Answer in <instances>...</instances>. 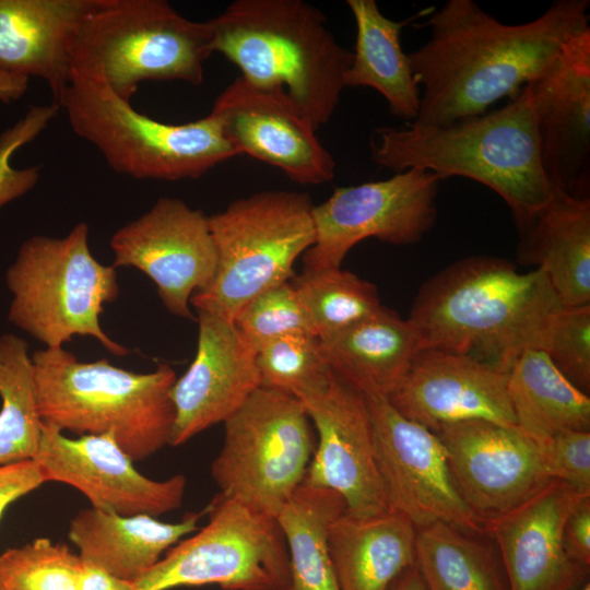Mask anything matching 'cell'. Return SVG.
<instances>
[{"label": "cell", "instance_id": "d6986e66", "mask_svg": "<svg viewBox=\"0 0 590 590\" xmlns=\"http://www.w3.org/2000/svg\"><path fill=\"white\" fill-rule=\"evenodd\" d=\"M237 155L247 154L281 169L292 181L319 185L334 177L335 162L308 118L282 92L236 78L214 101L211 113Z\"/></svg>", "mask_w": 590, "mask_h": 590}, {"label": "cell", "instance_id": "603a6c76", "mask_svg": "<svg viewBox=\"0 0 590 590\" xmlns=\"http://www.w3.org/2000/svg\"><path fill=\"white\" fill-rule=\"evenodd\" d=\"M103 1L0 0V71L40 78L59 106L78 32Z\"/></svg>", "mask_w": 590, "mask_h": 590}, {"label": "cell", "instance_id": "7c38bea8", "mask_svg": "<svg viewBox=\"0 0 590 590\" xmlns=\"http://www.w3.org/2000/svg\"><path fill=\"white\" fill-rule=\"evenodd\" d=\"M429 170L409 168L393 176L338 187L314 205L315 241L303 255L304 269L341 268L347 252L366 238L411 245L433 228L440 184Z\"/></svg>", "mask_w": 590, "mask_h": 590}, {"label": "cell", "instance_id": "ffe728a7", "mask_svg": "<svg viewBox=\"0 0 590 590\" xmlns=\"http://www.w3.org/2000/svg\"><path fill=\"white\" fill-rule=\"evenodd\" d=\"M196 356L172 388L175 420L170 446H180L224 423L261 387L257 350L233 320L198 309Z\"/></svg>", "mask_w": 590, "mask_h": 590}, {"label": "cell", "instance_id": "277c9868", "mask_svg": "<svg viewBox=\"0 0 590 590\" xmlns=\"http://www.w3.org/2000/svg\"><path fill=\"white\" fill-rule=\"evenodd\" d=\"M208 24L212 54L233 62L241 79L285 94L316 130L329 121L353 52L319 9L302 0H236Z\"/></svg>", "mask_w": 590, "mask_h": 590}, {"label": "cell", "instance_id": "836d02e7", "mask_svg": "<svg viewBox=\"0 0 590 590\" xmlns=\"http://www.w3.org/2000/svg\"><path fill=\"white\" fill-rule=\"evenodd\" d=\"M256 363L263 388L288 393L302 403L322 394L333 373L317 337L287 334L262 344Z\"/></svg>", "mask_w": 590, "mask_h": 590}, {"label": "cell", "instance_id": "83f0119b", "mask_svg": "<svg viewBox=\"0 0 590 590\" xmlns=\"http://www.w3.org/2000/svg\"><path fill=\"white\" fill-rule=\"evenodd\" d=\"M356 26L351 66L344 86H366L384 96L389 111L406 123L420 111V87L414 79L400 35L406 21H394L379 10L375 0H347Z\"/></svg>", "mask_w": 590, "mask_h": 590}, {"label": "cell", "instance_id": "d6a6232c", "mask_svg": "<svg viewBox=\"0 0 590 590\" xmlns=\"http://www.w3.org/2000/svg\"><path fill=\"white\" fill-rule=\"evenodd\" d=\"M291 282L318 339L345 331L384 306L375 284L341 268L304 269Z\"/></svg>", "mask_w": 590, "mask_h": 590}, {"label": "cell", "instance_id": "44dd1931", "mask_svg": "<svg viewBox=\"0 0 590 590\" xmlns=\"http://www.w3.org/2000/svg\"><path fill=\"white\" fill-rule=\"evenodd\" d=\"M388 400L432 432L470 420L516 426L507 373L460 354L420 351Z\"/></svg>", "mask_w": 590, "mask_h": 590}, {"label": "cell", "instance_id": "60d3db41", "mask_svg": "<svg viewBox=\"0 0 590 590\" xmlns=\"http://www.w3.org/2000/svg\"><path fill=\"white\" fill-rule=\"evenodd\" d=\"M567 554L579 565H590V496L583 497L570 512L564 528Z\"/></svg>", "mask_w": 590, "mask_h": 590}, {"label": "cell", "instance_id": "bcb514c9", "mask_svg": "<svg viewBox=\"0 0 590 590\" xmlns=\"http://www.w3.org/2000/svg\"><path fill=\"white\" fill-rule=\"evenodd\" d=\"M0 590H8V589L4 587V585L1 582V580H0Z\"/></svg>", "mask_w": 590, "mask_h": 590}, {"label": "cell", "instance_id": "ab89813d", "mask_svg": "<svg viewBox=\"0 0 590 590\" xmlns=\"http://www.w3.org/2000/svg\"><path fill=\"white\" fill-rule=\"evenodd\" d=\"M48 482L35 460L0 465V518L7 507Z\"/></svg>", "mask_w": 590, "mask_h": 590}, {"label": "cell", "instance_id": "ba28073f", "mask_svg": "<svg viewBox=\"0 0 590 590\" xmlns=\"http://www.w3.org/2000/svg\"><path fill=\"white\" fill-rule=\"evenodd\" d=\"M211 55L208 21L188 20L165 0H104L78 32L71 71L101 76L130 102L148 80L200 85Z\"/></svg>", "mask_w": 590, "mask_h": 590}, {"label": "cell", "instance_id": "f6af8a7d", "mask_svg": "<svg viewBox=\"0 0 590 590\" xmlns=\"http://www.w3.org/2000/svg\"><path fill=\"white\" fill-rule=\"evenodd\" d=\"M580 590H590L589 582H587Z\"/></svg>", "mask_w": 590, "mask_h": 590}, {"label": "cell", "instance_id": "d4e9b609", "mask_svg": "<svg viewBox=\"0 0 590 590\" xmlns=\"http://www.w3.org/2000/svg\"><path fill=\"white\" fill-rule=\"evenodd\" d=\"M319 341L333 375L365 397L388 398L421 351L408 318L386 306L345 331Z\"/></svg>", "mask_w": 590, "mask_h": 590}, {"label": "cell", "instance_id": "74e56055", "mask_svg": "<svg viewBox=\"0 0 590 590\" xmlns=\"http://www.w3.org/2000/svg\"><path fill=\"white\" fill-rule=\"evenodd\" d=\"M60 107L32 106L0 134V208L28 192L39 180L40 167L15 168L11 158L16 150L33 141L55 118Z\"/></svg>", "mask_w": 590, "mask_h": 590}, {"label": "cell", "instance_id": "484cf974", "mask_svg": "<svg viewBox=\"0 0 590 590\" xmlns=\"http://www.w3.org/2000/svg\"><path fill=\"white\" fill-rule=\"evenodd\" d=\"M416 528L390 509L369 517L341 515L329 530V553L339 590H387L415 564Z\"/></svg>", "mask_w": 590, "mask_h": 590}, {"label": "cell", "instance_id": "ee69618b", "mask_svg": "<svg viewBox=\"0 0 590 590\" xmlns=\"http://www.w3.org/2000/svg\"><path fill=\"white\" fill-rule=\"evenodd\" d=\"M387 590H426L415 564L405 568L389 585Z\"/></svg>", "mask_w": 590, "mask_h": 590}, {"label": "cell", "instance_id": "e0dca14e", "mask_svg": "<svg viewBox=\"0 0 590 590\" xmlns=\"http://www.w3.org/2000/svg\"><path fill=\"white\" fill-rule=\"evenodd\" d=\"M302 404L318 435L303 483L338 492L354 517L390 510L366 397L333 375L322 394Z\"/></svg>", "mask_w": 590, "mask_h": 590}, {"label": "cell", "instance_id": "f1b7e54d", "mask_svg": "<svg viewBox=\"0 0 590 590\" xmlns=\"http://www.w3.org/2000/svg\"><path fill=\"white\" fill-rule=\"evenodd\" d=\"M516 426L541 445L558 432L590 430V398L539 349L523 351L507 373Z\"/></svg>", "mask_w": 590, "mask_h": 590}, {"label": "cell", "instance_id": "3957f363", "mask_svg": "<svg viewBox=\"0 0 590 590\" xmlns=\"http://www.w3.org/2000/svg\"><path fill=\"white\" fill-rule=\"evenodd\" d=\"M369 146L374 162L396 173L421 168L440 180L485 185L509 206L520 234L556 193L542 167L527 85L503 107L445 127L376 128Z\"/></svg>", "mask_w": 590, "mask_h": 590}, {"label": "cell", "instance_id": "1f68e13d", "mask_svg": "<svg viewBox=\"0 0 590 590\" xmlns=\"http://www.w3.org/2000/svg\"><path fill=\"white\" fill-rule=\"evenodd\" d=\"M0 465L33 460L43 421L28 345L22 338L0 337Z\"/></svg>", "mask_w": 590, "mask_h": 590}, {"label": "cell", "instance_id": "f546056e", "mask_svg": "<svg viewBox=\"0 0 590 590\" xmlns=\"http://www.w3.org/2000/svg\"><path fill=\"white\" fill-rule=\"evenodd\" d=\"M345 511L338 492L303 482L283 505L275 519L288 553L287 590H339L329 553V530Z\"/></svg>", "mask_w": 590, "mask_h": 590}, {"label": "cell", "instance_id": "ac0fdd59", "mask_svg": "<svg viewBox=\"0 0 590 590\" xmlns=\"http://www.w3.org/2000/svg\"><path fill=\"white\" fill-rule=\"evenodd\" d=\"M544 174L574 198H590V30L573 37L527 85Z\"/></svg>", "mask_w": 590, "mask_h": 590}, {"label": "cell", "instance_id": "7bdbcfd3", "mask_svg": "<svg viewBox=\"0 0 590 590\" xmlns=\"http://www.w3.org/2000/svg\"><path fill=\"white\" fill-rule=\"evenodd\" d=\"M28 86V79L0 71V103H11L22 97Z\"/></svg>", "mask_w": 590, "mask_h": 590}, {"label": "cell", "instance_id": "9c48e42d", "mask_svg": "<svg viewBox=\"0 0 590 590\" xmlns=\"http://www.w3.org/2000/svg\"><path fill=\"white\" fill-rule=\"evenodd\" d=\"M309 197L266 190L209 216L217 267L212 284L190 304L233 320L260 293L293 279V266L315 241Z\"/></svg>", "mask_w": 590, "mask_h": 590}, {"label": "cell", "instance_id": "8fae6325", "mask_svg": "<svg viewBox=\"0 0 590 590\" xmlns=\"http://www.w3.org/2000/svg\"><path fill=\"white\" fill-rule=\"evenodd\" d=\"M209 522L170 547L134 590L217 585L225 590H287L286 543L276 519L217 493Z\"/></svg>", "mask_w": 590, "mask_h": 590}, {"label": "cell", "instance_id": "f35d334b", "mask_svg": "<svg viewBox=\"0 0 590 590\" xmlns=\"http://www.w3.org/2000/svg\"><path fill=\"white\" fill-rule=\"evenodd\" d=\"M539 446L551 479L590 495V430H562Z\"/></svg>", "mask_w": 590, "mask_h": 590}, {"label": "cell", "instance_id": "d590c367", "mask_svg": "<svg viewBox=\"0 0 590 590\" xmlns=\"http://www.w3.org/2000/svg\"><path fill=\"white\" fill-rule=\"evenodd\" d=\"M233 322L256 350L287 334L315 335L300 297L291 281L273 286L250 299L237 312Z\"/></svg>", "mask_w": 590, "mask_h": 590}, {"label": "cell", "instance_id": "7402d4cb", "mask_svg": "<svg viewBox=\"0 0 590 590\" xmlns=\"http://www.w3.org/2000/svg\"><path fill=\"white\" fill-rule=\"evenodd\" d=\"M586 496L552 480L520 506L485 522L496 542L509 590H573L588 568L567 554L565 523Z\"/></svg>", "mask_w": 590, "mask_h": 590}, {"label": "cell", "instance_id": "9a60e30c", "mask_svg": "<svg viewBox=\"0 0 590 590\" xmlns=\"http://www.w3.org/2000/svg\"><path fill=\"white\" fill-rule=\"evenodd\" d=\"M434 433L444 445L461 497L484 527L553 480L539 444L517 426L470 420Z\"/></svg>", "mask_w": 590, "mask_h": 590}, {"label": "cell", "instance_id": "b9f144b4", "mask_svg": "<svg viewBox=\"0 0 590 590\" xmlns=\"http://www.w3.org/2000/svg\"><path fill=\"white\" fill-rule=\"evenodd\" d=\"M79 590H134V583L117 578L98 567L84 564Z\"/></svg>", "mask_w": 590, "mask_h": 590}, {"label": "cell", "instance_id": "52a82bcc", "mask_svg": "<svg viewBox=\"0 0 590 590\" xmlns=\"http://www.w3.org/2000/svg\"><path fill=\"white\" fill-rule=\"evenodd\" d=\"M5 282L12 295L10 322L46 347H62L74 335H87L113 355L131 352L101 326L104 305L119 296L117 270L92 255L85 222L61 238L36 235L26 239Z\"/></svg>", "mask_w": 590, "mask_h": 590}, {"label": "cell", "instance_id": "8d00e7d4", "mask_svg": "<svg viewBox=\"0 0 590 590\" xmlns=\"http://www.w3.org/2000/svg\"><path fill=\"white\" fill-rule=\"evenodd\" d=\"M543 351L581 392L590 391V305L564 307L555 317Z\"/></svg>", "mask_w": 590, "mask_h": 590}, {"label": "cell", "instance_id": "4fadbf2b", "mask_svg": "<svg viewBox=\"0 0 590 590\" xmlns=\"http://www.w3.org/2000/svg\"><path fill=\"white\" fill-rule=\"evenodd\" d=\"M366 400L377 464L391 509L404 515L416 530L444 522L484 534V523L457 488L439 437L400 414L388 398Z\"/></svg>", "mask_w": 590, "mask_h": 590}, {"label": "cell", "instance_id": "8992f818", "mask_svg": "<svg viewBox=\"0 0 590 590\" xmlns=\"http://www.w3.org/2000/svg\"><path fill=\"white\" fill-rule=\"evenodd\" d=\"M59 107L78 137L93 144L116 173L135 179H196L237 156L212 114L180 125L155 120L96 74L72 70Z\"/></svg>", "mask_w": 590, "mask_h": 590}, {"label": "cell", "instance_id": "5bb4252c", "mask_svg": "<svg viewBox=\"0 0 590 590\" xmlns=\"http://www.w3.org/2000/svg\"><path fill=\"white\" fill-rule=\"evenodd\" d=\"M109 245L115 268L140 270L170 314L194 320L190 298L212 284L217 267L208 215L178 198L162 197L118 228Z\"/></svg>", "mask_w": 590, "mask_h": 590}, {"label": "cell", "instance_id": "2e32d148", "mask_svg": "<svg viewBox=\"0 0 590 590\" xmlns=\"http://www.w3.org/2000/svg\"><path fill=\"white\" fill-rule=\"evenodd\" d=\"M33 460L40 465L48 482L74 487L98 510L156 518L182 504L185 475L176 474L163 481L144 476L111 434L69 438L43 423Z\"/></svg>", "mask_w": 590, "mask_h": 590}, {"label": "cell", "instance_id": "4316f807", "mask_svg": "<svg viewBox=\"0 0 590 590\" xmlns=\"http://www.w3.org/2000/svg\"><path fill=\"white\" fill-rule=\"evenodd\" d=\"M518 260L543 270L564 306L590 305V198L556 191L521 233Z\"/></svg>", "mask_w": 590, "mask_h": 590}, {"label": "cell", "instance_id": "30bf717a", "mask_svg": "<svg viewBox=\"0 0 590 590\" xmlns=\"http://www.w3.org/2000/svg\"><path fill=\"white\" fill-rule=\"evenodd\" d=\"M315 447L300 401L260 387L224 422L211 475L222 495L275 518L302 484Z\"/></svg>", "mask_w": 590, "mask_h": 590}, {"label": "cell", "instance_id": "6da1fadb", "mask_svg": "<svg viewBox=\"0 0 590 590\" xmlns=\"http://www.w3.org/2000/svg\"><path fill=\"white\" fill-rule=\"evenodd\" d=\"M589 8V0H555L535 20L510 25L473 0H447L428 20L429 39L408 54L422 87L411 123L445 127L515 97L590 30Z\"/></svg>", "mask_w": 590, "mask_h": 590}, {"label": "cell", "instance_id": "4dcf8cb0", "mask_svg": "<svg viewBox=\"0 0 590 590\" xmlns=\"http://www.w3.org/2000/svg\"><path fill=\"white\" fill-rule=\"evenodd\" d=\"M476 535L444 522L416 530L415 565L426 590H509L499 554Z\"/></svg>", "mask_w": 590, "mask_h": 590}, {"label": "cell", "instance_id": "cb8c5ba5", "mask_svg": "<svg viewBox=\"0 0 590 590\" xmlns=\"http://www.w3.org/2000/svg\"><path fill=\"white\" fill-rule=\"evenodd\" d=\"M204 514L205 509L189 512L168 523L149 515L119 516L90 507L72 518L68 535L85 565L135 582L181 538L198 531Z\"/></svg>", "mask_w": 590, "mask_h": 590}, {"label": "cell", "instance_id": "e575fe53", "mask_svg": "<svg viewBox=\"0 0 590 590\" xmlns=\"http://www.w3.org/2000/svg\"><path fill=\"white\" fill-rule=\"evenodd\" d=\"M83 569L79 554L47 538L0 554V580L8 590H79Z\"/></svg>", "mask_w": 590, "mask_h": 590}, {"label": "cell", "instance_id": "7a4b0ae2", "mask_svg": "<svg viewBox=\"0 0 590 590\" xmlns=\"http://www.w3.org/2000/svg\"><path fill=\"white\" fill-rule=\"evenodd\" d=\"M565 306L546 273L498 257L460 259L418 290L408 320L422 350L460 354L508 373L526 350L545 346Z\"/></svg>", "mask_w": 590, "mask_h": 590}, {"label": "cell", "instance_id": "5b68a950", "mask_svg": "<svg viewBox=\"0 0 590 590\" xmlns=\"http://www.w3.org/2000/svg\"><path fill=\"white\" fill-rule=\"evenodd\" d=\"M32 361L43 423L79 436L111 434L133 461L169 445L177 379L170 365L134 373L105 358L80 362L63 347L35 351Z\"/></svg>", "mask_w": 590, "mask_h": 590}]
</instances>
